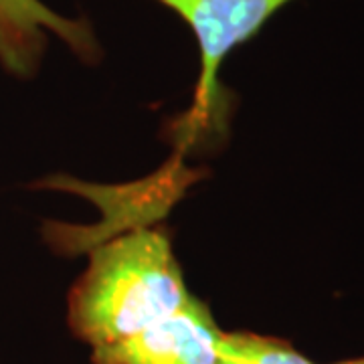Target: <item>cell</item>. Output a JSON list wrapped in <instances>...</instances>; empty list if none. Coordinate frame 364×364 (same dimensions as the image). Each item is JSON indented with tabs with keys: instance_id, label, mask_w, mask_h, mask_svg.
<instances>
[{
	"instance_id": "obj_1",
	"label": "cell",
	"mask_w": 364,
	"mask_h": 364,
	"mask_svg": "<svg viewBox=\"0 0 364 364\" xmlns=\"http://www.w3.org/2000/svg\"><path fill=\"white\" fill-rule=\"evenodd\" d=\"M172 235L140 227L91 253L67 296V324L91 348L112 344L178 312L191 299Z\"/></svg>"
},
{
	"instance_id": "obj_5",
	"label": "cell",
	"mask_w": 364,
	"mask_h": 364,
	"mask_svg": "<svg viewBox=\"0 0 364 364\" xmlns=\"http://www.w3.org/2000/svg\"><path fill=\"white\" fill-rule=\"evenodd\" d=\"M217 364H314L284 338L247 330L223 332Z\"/></svg>"
},
{
	"instance_id": "obj_3",
	"label": "cell",
	"mask_w": 364,
	"mask_h": 364,
	"mask_svg": "<svg viewBox=\"0 0 364 364\" xmlns=\"http://www.w3.org/2000/svg\"><path fill=\"white\" fill-rule=\"evenodd\" d=\"M223 330L203 299L128 338L95 346L91 364H217Z\"/></svg>"
},
{
	"instance_id": "obj_4",
	"label": "cell",
	"mask_w": 364,
	"mask_h": 364,
	"mask_svg": "<svg viewBox=\"0 0 364 364\" xmlns=\"http://www.w3.org/2000/svg\"><path fill=\"white\" fill-rule=\"evenodd\" d=\"M47 33L57 35L83 63L95 65L104 53L87 18H67L41 0H0V65L18 79L39 71Z\"/></svg>"
},
{
	"instance_id": "obj_2",
	"label": "cell",
	"mask_w": 364,
	"mask_h": 364,
	"mask_svg": "<svg viewBox=\"0 0 364 364\" xmlns=\"http://www.w3.org/2000/svg\"><path fill=\"white\" fill-rule=\"evenodd\" d=\"M181 16L195 33L200 51V75L195 100L184 117V134L196 138L198 132L215 126L225 116L221 107L227 95L219 83V69L227 55L251 41L279 9L291 0H156ZM181 128V130H182Z\"/></svg>"
},
{
	"instance_id": "obj_6",
	"label": "cell",
	"mask_w": 364,
	"mask_h": 364,
	"mask_svg": "<svg viewBox=\"0 0 364 364\" xmlns=\"http://www.w3.org/2000/svg\"><path fill=\"white\" fill-rule=\"evenodd\" d=\"M336 364H364V356L363 358H352V360H344V363H336Z\"/></svg>"
}]
</instances>
